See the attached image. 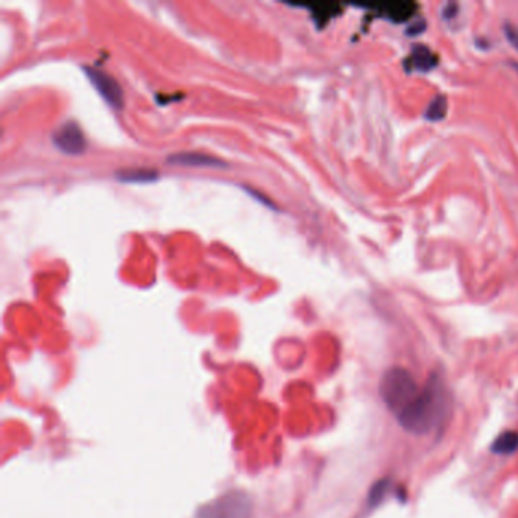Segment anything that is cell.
<instances>
[{
	"label": "cell",
	"mask_w": 518,
	"mask_h": 518,
	"mask_svg": "<svg viewBox=\"0 0 518 518\" xmlns=\"http://www.w3.org/2000/svg\"><path fill=\"white\" fill-rule=\"evenodd\" d=\"M388 491V482H379L374 485V488L371 490V494H370V503L371 505H377L379 501L383 499L384 494H386Z\"/></svg>",
	"instance_id": "obj_12"
},
{
	"label": "cell",
	"mask_w": 518,
	"mask_h": 518,
	"mask_svg": "<svg viewBox=\"0 0 518 518\" xmlns=\"http://www.w3.org/2000/svg\"><path fill=\"white\" fill-rule=\"evenodd\" d=\"M407 61L411 62L413 69L420 70V72H429V70L438 64L436 55L426 46H415L411 58Z\"/></svg>",
	"instance_id": "obj_7"
},
{
	"label": "cell",
	"mask_w": 518,
	"mask_h": 518,
	"mask_svg": "<svg viewBox=\"0 0 518 518\" xmlns=\"http://www.w3.org/2000/svg\"><path fill=\"white\" fill-rule=\"evenodd\" d=\"M503 30H505V35L508 38V42L511 43V46H514L515 49L518 51V28L511 25V23H506Z\"/></svg>",
	"instance_id": "obj_13"
},
{
	"label": "cell",
	"mask_w": 518,
	"mask_h": 518,
	"mask_svg": "<svg viewBox=\"0 0 518 518\" xmlns=\"http://www.w3.org/2000/svg\"><path fill=\"white\" fill-rule=\"evenodd\" d=\"M159 178V174L149 169H136V170H123L117 174V179L123 183H152Z\"/></svg>",
	"instance_id": "obj_10"
},
{
	"label": "cell",
	"mask_w": 518,
	"mask_h": 518,
	"mask_svg": "<svg viewBox=\"0 0 518 518\" xmlns=\"http://www.w3.org/2000/svg\"><path fill=\"white\" fill-rule=\"evenodd\" d=\"M168 163L178 164V166H190V168H226V163L216 157H210L201 152H178L172 154Z\"/></svg>",
	"instance_id": "obj_6"
},
{
	"label": "cell",
	"mask_w": 518,
	"mask_h": 518,
	"mask_svg": "<svg viewBox=\"0 0 518 518\" xmlns=\"http://www.w3.org/2000/svg\"><path fill=\"white\" fill-rule=\"evenodd\" d=\"M195 518H253V500L243 491H229L201 506Z\"/></svg>",
	"instance_id": "obj_3"
},
{
	"label": "cell",
	"mask_w": 518,
	"mask_h": 518,
	"mask_svg": "<svg viewBox=\"0 0 518 518\" xmlns=\"http://www.w3.org/2000/svg\"><path fill=\"white\" fill-rule=\"evenodd\" d=\"M449 411L450 397L445 384L438 375H431L397 421L411 434L429 435L443 426Z\"/></svg>",
	"instance_id": "obj_1"
},
{
	"label": "cell",
	"mask_w": 518,
	"mask_h": 518,
	"mask_svg": "<svg viewBox=\"0 0 518 518\" xmlns=\"http://www.w3.org/2000/svg\"><path fill=\"white\" fill-rule=\"evenodd\" d=\"M491 450L496 454H512L518 450V434L514 430L503 431L496 441H494Z\"/></svg>",
	"instance_id": "obj_8"
},
{
	"label": "cell",
	"mask_w": 518,
	"mask_h": 518,
	"mask_svg": "<svg viewBox=\"0 0 518 518\" xmlns=\"http://www.w3.org/2000/svg\"><path fill=\"white\" fill-rule=\"evenodd\" d=\"M447 114V98L439 94L434 100L430 102L426 109V119L431 122L443 120Z\"/></svg>",
	"instance_id": "obj_11"
},
{
	"label": "cell",
	"mask_w": 518,
	"mask_h": 518,
	"mask_svg": "<svg viewBox=\"0 0 518 518\" xmlns=\"http://www.w3.org/2000/svg\"><path fill=\"white\" fill-rule=\"evenodd\" d=\"M420 391L421 386L406 368H389L382 377L380 397L395 418L407 409Z\"/></svg>",
	"instance_id": "obj_2"
},
{
	"label": "cell",
	"mask_w": 518,
	"mask_h": 518,
	"mask_svg": "<svg viewBox=\"0 0 518 518\" xmlns=\"http://www.w3.org/2000/svg\"><path fill=\"white\" fill-rule=\"evenodd\" d=\"M53 145L66 155H81L85 151V137L80 125L67 122L53 132Z\"/></svg>",
	"instance_id": "obj_5"
},
{
	"label": "cell",
	"mask_w": 518,
	"mask_h": 518,
	"mask_svg": "<svg viewBox=\"0 0 518 518\" xmlns=\"http://www.w3.org/2000/svg\"><path fill=\"white\" fill-rule=\"evenodd\" d=\"M84 72L87 75L90 80L91 85L96 91L100 94V98L104 99L107 104L117 109L123 108L125 105V98H123V90L120 87V84L117 82L111 75H108L104 70H100L98 67H84Z\"/></svg>",
	"instance_id": "obj_4"
},
{
	"label": "cell",
	"mask_w": 518,
	"mask_h": 518,
	"mask_svg": "<svg viewBox=\"0 0 518 518\" xmlns=\"http://www.w3.org/2000/svg\"><path fill=\"white\" fill-rule=\"evenodd\" d=\"M415 8H417V5H415V3L402 2V3L384 5L383 10H384V15L389 17L392 21H403V20H407L409 17H412Z\"/></svg>",
	"instance_id": "obj_9"
}]
</instances>
